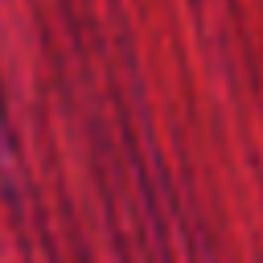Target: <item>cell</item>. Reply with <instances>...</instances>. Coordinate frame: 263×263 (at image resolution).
Segmentation results:
<instances>
[{"mask_svg": "<svg viewBox=\"0 0 263 263\" xmlns=\"http://www.w3.org/2000/svg\"><path fill=\"white\" fill-rule=\"evenodd\" d=\"M0 111H4V95H0Z\"/></svg>", "mask_w": 263, "mask_h": 263, "instance_id": "1", "label": "cell"}]
</instances>
